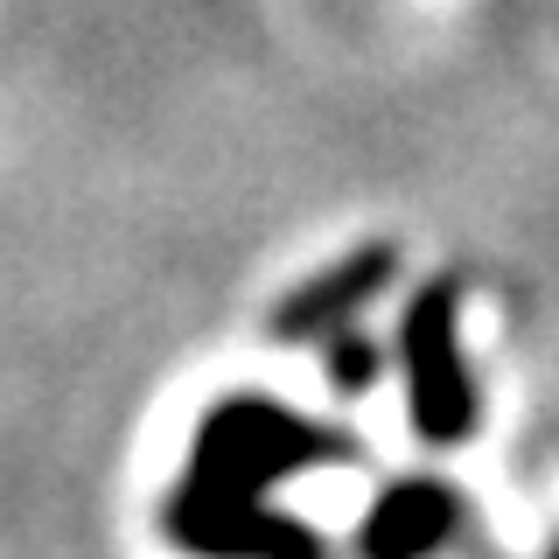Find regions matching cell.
<instances>
[{"label": "cell", "instance_id": "4", "mask_svg": "<svg viewBox=\"0 0 559 559\" xmlns=\"http://www.w3.org/2000/svg\"><path fill=\"white\" fill-rule=\"evenodd\" d=\"M462 532V489L441 476H406L364 511L357 559H433Z\"/></svg>", "mask_w": 559, "mask_h": 559}, {"label": "cell", "instance_id": "1", "mask_svg": "<svg viewBox=\"0 0 559 559\" xmlns=\"http://www.w3.org/2000/svg\"><path fill=\"white\" fill-rule=\"evenodd\" d=\"M329 462H349L343 433L273 399H224L189 441V468L162 511V532L197 559H322V538L301 518H280L259 497Z\"/></svg>", "mask_w": 559, "mask_h": 559}, {"label": "cell", "instance_id": "3", "mask_svg": "<svg viewBox=\"0 0 559 559\" xmlns=\"http://www.w3.org/2000/svg\"><path fill=\"white\" fill-rule=\"evenodd\" d=\"M399 273V245H364V252L336 259V266H322L314 280L287 294V301H273V343H322L336 336V329L357 322V308H371L384 287H392Z\"/></svg>", "mask_w": 559, "mask_h": 559}, {"label": "cell", "instance_id": "5", "mask_svg": "<svg viewBox=\"0 0 559 559\" xmlns=\"http://www.w3.org/2000/svg\"><path fill=\"white\" fill-rule=\"evenodd\" d=\"M329 349H322V371H329V384H336V392H371V378H378V343L371 336H357V329H336V336H322Z\"/></svg>", "mask_w": 559, "mask_h": 559}, {"label": "cell", "instance_id": "2", "mask_svg": "<svg viewBox=\"0 0 559 559\" xmlns=\"http://www.w3.org/2000/svg\"><path fill=\"white\" fill-rule=\"evenodd\" d=\"M399 364H406V413L427 448H454L476 433V378L462 357V287L433 280L399 314Z\"/></svg>", "mask_w": 559, "mask_h": 559}]
</instances>
